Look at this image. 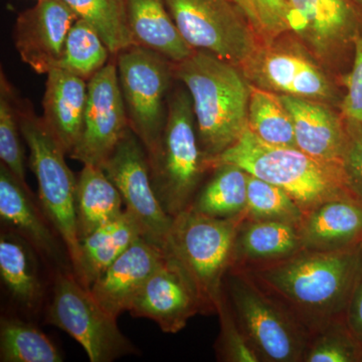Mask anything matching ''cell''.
Listing matches in <instances>:
<instances>
[{"label":"cell","instance_id":"cell-1","mask_svg":"<svg viewBox=\"0 0 362 362\" xmlns=\"http://www.w3.org/2000/svg\"><path fill=\"white\" fill-rule=\"evenodd\" d=\"M361 271V244L337 251L301 250L254 269L251 277L265 291L316 321L347 308Z\"/></svg>","mask_w":362,"mask_h":362},{"label":"cell","instance_id":"cell-2","mask_svg":"<svg viewBox=\"0 0 362 362\" xmlns=\"http://www.w3.org/2000/svg\"><path fill=\"white\" fill-rule=\"evenodd\" d=\"M173 74L192 98L207 164L247 129L251 84L240 66L204 52L194 51L173 65Z\"/></svg>","mask_w":362,"mask_h":362},{"label":"cell","instance_id":"cell-3","mask_svg":"<svg viewBox=\"0 0 362 362\" xmlns=\"http://www.w3.org/2000/svg\"><path fill=\"white\" fill-rule=\"evenodd\" d=\"M221 164H233L282 188L305 214L331 199L354 197L345 185L342 171L324 165L297 147L268 144L249 128L235 144L207 161L211 169Z\"/></svg>","mask_w":362,"mask_h":362},{"label":"cell","instance_id":"cell-4","mask_svg":"<svg viewBox=\"0 0 362 362\" xmlns=\"http://www.w3.org/2000/svg\"><path fill=\"white\" fill-rule=\"evenodd\" d=\"M245 216L211 218L187 207L173 218L162 250L194 287L204 313L216 312L223 296V279Z\"/></svg>","mask_w":362,"mask_h":362},{"label":"cell","instance_id":"cell-5","mask_svg":"<svg viewBox=\"0 0 362 362\" xmlns=\"http://www.w3.org/2000/svg\"><path fill=\"white\" fill-rule=\"evenodd\" d=\"M148 161L157 199L166 213L175 218L194 202L202 175L209 169L187 88L170 89L165 127Z\"/></svg>","mask_w":362,"mask_h":362},{"label":"cell","instance_id":"cell-6","mask_svg":"<svg viewBox=\"0 0 362 362\" xmlns=\"http://www.w3.org/2000/svg\"><path fill=\"white\" fill-rule=\"evenodd\" d=\"M21 135L30 148V166L39 185L40 204L70 257L76 278L80 273L81 250L76 220L77 180L66 165V153L42 117L28 102L18 100Z\"/></svg>","mask_w":362,"mask_h":362},{"label":"cell","instance_id":"cell-7","mask_svg":"<svg viewBox=\"0 0 362 362\" xmlns=\"http://www.w3.org/2000/svg\"><path fill=\"white\" fill-rule=\"evenodd\" d=\"M240 69L250 84L259 89L322 102L340 110L343 93L339 78L291 32L259 45Z\"/></svg>","mask_w":362,"mask_h":362},{"label":"cell","instance_id":"cell-8","mask_svg":"<svg viewBox=\"0 0 362 362\" xmlns=\"http://www.w3.org/2000/svg\"><path fill=\"white\" fill-rule=\"evenodd\" d=\"M116 66L130 128L149 156L156 151L165 127L173 64L133 45L116 54Z\"/></svg>","mask_w":362,"mask_h":362},{"label":"cell","instance_id":"cell-9","mask_svg":"<svg viewBox=\"0 0 362 362\" xmlns=\"http://www.w3.org/2000/svg\"><path fill=\"white\" fill-rule=\"evenodd\" d=\"M47 322L77 340L92 362H111L136 352L119 329L117 318L105 310L73 272L57 271Z\"/></svg>","mask_w":362,"mask_h":362},{"label":"cell","instance_id":"cell-10","mask_svg":"<svg viewBox=\"0 0 362 362\" xmlns=\"http://www.w3.org/2000/svg\"><path fill=\"white\" fill-rule=\"evenodd\" d=\"M181 37L194 51L242 66L261 45L232 0H164Z\"/></svg>","mask_w":362,"mask_h":362},{"label":"cell","instance_id":"cell-11","mask_svg":"<svg viewBox=\"0 0 362 362\" xmlns=\"http://www.w3.org/2000/svg\"><path fill=\"white\" fill-rule=\"evenodd\" d=\"M290 32L340 82L362 35V11L354 0H287Z\"/></svg>","mask_w":362,"mask_h":362},{"label":"cell","instance_id":"cell-12","mask_svg":"<svg viewBox=\"0 0 362 362\" xmlns=\"http://www.w3.org/2000/svg\"><path fill=\"white\" fill-rule=\"evenodd\" d=\"M233 314L261 361H303L306 342L301 326L242 274L228 278Z\"/></svg>","mask_w":362,"mask_h":362},{"label":"cell","instance_id":"cell-13","mask_svg":"<svg viewBox=\"0 0 362 362\" xmlns=\"http://www.w3.org/2000/svg\"><path fill=\"white\" fill-rule=\"evenodd\" d=\"M102 168L118 188L126 211L141 226L145 239L162 249L173 218L157 199L146 149L131 128L126 131Z\"/></svg>","mask_w":362,"mask_h":362},{"label":"cell","instance_id":"cell-14","mask_svg":"<svg viewBox=\"0 0 362 362\" xmlns=\"http://www.w3.org/2000/svg\"><path fill=\"white\" fill-rule=\"evenodd\" d=\"M129 128L116 62H110L88 82L82 135L70 156L84 165L103 168Z\"/></svg>","mask_w":362,"mask_h":362},{"label":"cell","instance_id":"cell-15","mask_svg":"<svg viewBox=\"0 0 362 362\" xmlns=\"http://www.w3.org/2000/svg\"><path fill=\"white\" fill-rule=\"evenodd\" d=\"M77 14L62 0H39L18 16L14 42L21 59L35 73L58 68Z\"/></svg>","mask_w":362,"mask_h":362},{"label":"cell","instance_id":"cell-16","mask_svg":"<svg viewBox=\"0 0 362 362\" xmlns=\"http://www.w3.org/2000/svg\"><path fill=\"white\" fill-rule=\"evenodd\" d=\"M0 218L9 230L28 240L35 251L58 270L73 272L63 240L37 206L30 188L25 187L4 164H0ZM74 273V272H73Z\"/></svg>","mask_w":362,"mask_h":362},{"label":"cell","instance_id":"cell-17","mask_svg":"<svg viewBox=\"0 0 362 362\" xmlns=\"http://www.w3.org/2000/svg\"><path fill=\"white\" fill-rule=\"evenodd\" d=\"M129 312L131 315L153 320L163 332L176 333L202 309L189 281L165 256L138 293Z\"/></svg>","mask_w":362,"mask_h":362},{"label":"cell","instance_id":"cell-18","mask_svg":"<svg viewBox=\"0 0 362 362\" xmlns=\"http://www.w3.org/2000/svg\"><path fill=\"white\" fill-rule=\"evenodd\" d=\"M164 259L161 247L141 237L98 277L89 290L105 310L118 318L124 311H129L138 293Z\"/></svg>","mask_w":362,"mask_h":362},{"label":"cell","instance_id":"cell-19","mask_svg":"<svg viewBox=\"0 0 362 362\" xmlns=\"http://www.w3.org/2000/svg\"><path fill=\"white\" fill-rule=\"evenodd\" d=\"M280 97L291 114L297 148L324 165L342 171L346 130L339 109L322 102Z\"/></svg>","mask_w":362,"mask_h":362},{"label":"cell","instance_id":"cell-20","mask_svg":"<svg viewBox=\"0 0 362 362\" xmlns=\"http://www.w3.org/2000/svg\"><path fill=\"white\" fill-rule=\"evenodd\" d=\"M47 75L42 119L70 156L82 135L88 82L62 69H54Z\"/></svg>","mask_w":362,"mask_h":362},{"label":"cell","instance_id":"cell-21","mask_svg":"<svg viewBox=\"0 0 362 362\" xmlns=\"http://www.w3.org/2000/svg\"><path fill=\"white\" fill-rule=\"evenodd\" d=\"M302 247L337 251L362 242V202L344 197L323 202L305 214L299 226Z\"/></svg>","mask_w":362,"mask_h":362},{"label":"cell","instance_id":"cell-22","mask_svg":"<svg viewBox=\"0 0 362 362\" xmlns=\"http://www.w3.org/2000/svg\"><path fill=\"white\" fill-rule=\"evenodd\" d=\"M126 14L134 44L180 64L194 49L181 37L164 0H125Z\"/></svg>","mask_w":362,"mask_h":362},{"label":"cell","instance_id":"cell-23","mask_svg":"<svg viewBox=\"0 0 362 362\" xmlns=\"http://www.w3.org/2000/svg\"><path fill=\"white\" fill-rule=\"evenodd\" d=\"M141 237V226L126 209L115 220L100 226L80 242L78 282L90 289L98 277Z\"/></svg>","mask_w":362,"mask_h":362},{"label":"cell","instance_id":"cell-24","mask_svg":"<svg viewBox=\"0 0 362 362\" xmlns=\"http://www.w3.org/2000/svg\"><path fill=\"white\" fill-rule=\"evenodd\" d=\"M35 247L13 230L0 238V276L14 301L35 311L42 299V285Z\"/></svg>","mask_w":362,"mask_h":362},{"label":"cell","instance_id":"cell-25","mask_svg":"<svg viewBox=\"0 0 362 362\" xmlns=\"http://www.w3.org/2000/svg\"><path fill=\"white\" fill-rule=\"evenodd\" d=\"M124 202L118 188L95 165H84L77 180L76 220L78 240L123 213Z\"/></svg>","mask_w":362,"mask_h":362},{"label":"cell","instance_id":"cell-26","mask_svg":"<svg viewBox=\"0 0 362 362\" xmlns=\"http://www.w3.org/2000/svg\"><path fill=\"white\" fill-rule=\"evenodd\" d=\"M303 250L299 226L277 221H243L238 230L233 262L279 261Z\"/></svg>","mask_w":362,"mask_h":362},{"label":"cell","instance_id":"cell-27","mask_svg":"<svg viewBox=\"0 0 362 362\" xmlns=\"http://www.w3.org/2000/svg\"><path fill=\"white\" fill-rule=\"evenodd\" d=\"M214 170L213 177L195 195L190 209L216 218L245 216L249 175L233 164H221Z\"/></svg>","mask_w":362,"mask_h":362},{"label":"cell","instance_id":"cell-28","mask_svg":"<svg viewBox=\"0 0 362 362\" xmlns=\"http://www.w3.org/2000/svg\"><path fill=\"white\" fill-rule=\"evenodd\" d=\"M247 128L268 144L297 147L291 114L281 97L252 85L247 110Z\"/></svg>","mask_w":362,"mask_h":362},{"label":"cell","instance_id":"cell-29","mask_svg":"<svg viewBox=\"0 0 362 362\" xmlns=\"http://www.w3.org/2000/svg\"><path fill=\"white\" fill-rule=\"evenodd\" d=\"M0 361L61 362L56 345L33 324L16 317L0 321Z\"/></svg>","mask_w":362,"mask_h":362},{"label":"cell","instance_id":"cell-30","mask_svg":"<svg viewBox=\"0 0 362 362\" xmlns=\"http://www.w3.org/2000/svg\"><path fill=\"white\" fill-rule=\"evenodd\" d=\"M78 18L101 35L112 54L135 45L126 14L125 0H62Z\"/></svg>","mask_w":362,"mask_h":362},{"label":"cell","instance_id":"cell-31","mask_svg":"<svg viewBox=\"0 0 362 362\" xmlns=\"http://www.w3.org/2000/svg\"><path fill=\"white\" fill-rule=\"evenodd\" d=\"M108 47L90 23L78 18L66 37L58 68L89 82L109 63Z\"/></svg>","mask_w":362,"mask_h":362},{"label":"cell","instance_id":"cell-32","mask_svg":"<svg viewBox=\"0 0 362 362\" xmlns=\"http://www.w3.org/2000/svg\"><path fill=\"white\" fill-rule=\"evenodd\" d=\"M305 214L284 189L249 175L246 216L252 220L284 221L300 226Z\"/></svg>","mask_w":362,"mask_h":362},{"label":"cell","instance_id":"cell-33","mask_svg":"<svg viewBox=\"0 0 362 362\" xmlns=\"http://www.w3.org/2000/svg\"><path fill=\"white\" fill-rule=\"evenodd\" d=\"M18 99L4 74L0 84V158L23 185L25 182V150L21 142Z\"/></svg>","mask_w":362,"mask_h":362},{"label":"cell","instance_id":"cell-34","mask_svg":"<svg viewBox=\"0 0 362 362\" xmlns=\"http://www.w3.org/2000/svg\"><path fill=\"white\" fill-rule=\"evenodd\" d=\"M252 26L261 44L290 32L287 0H232Z\"/></svg>","mask_w":362,"mask_h":362},{"label":"cell","instance_id":"cell-35","mask_svg":"<svg viewBox=\"0 0 362 362\" xmlns=\"http://www.w3.org/2000/svg\"><path fill=\"white\" fill-rule=\"evenodd\" d=\"M362 341L354 334L349 326L333 323L316 337L305 351L307 362L361 361Z\"/></svg>","mask_w":362,"mask_h":362},{"label":"cell","instance_id":"cell-36","mask_svg":"<svg viewBox=\"0 0 362 362\" xmlns=\"http://www.w3.org/2000/svg\"><path fill=\"white\" fill-rule=\"evenodd\" d=\"M216 313L220 315L221 335L218 349L221 359L232 362H258L261 361L246 335L240 329L235 314L230 310L225 297L221 298Z\"/></svg>","mask_w":362,"mask_h":362},{"label":"cell","instance_id":"cell-37","mask_svg":"<svg viewBox=\"0 0 362 362\" xmlns=\"http://www.w3.org/2000/svg\"><path fill=\"white\" fill-rule=\"evenodd\" d=\"M344 119L346 140L342 157L343 176L350 194L362 202V124Z\"/></svg>","mask_w":362,"mask_h":362},{"label":"cell","instance_id":"cell-38","mask_svg":"<svg viewBox=\"0 0 362 362\" xmlns=\"http://www.w3.org/2000/svg\"><path fill=\"white\" fill-rule=\"evenodd\" d=\"M341 85L345 90L340 112L344 118L362 124V35L354 45L351 66L343 76Z\"/></svg>","mask_w":362,"mask_h":362},{"label":"cell","instance_id":"cell-39","mask_svg":"<svg viewBox=\"0 0 362 362\" xmlns=\"http://www.w3.org/2000/svg\"><path fill=\"white\" fill-rule=\"evenodd\" d=\"M347 326L362 341V271L346 308Z\"/></svg>","mask_w":362,"mask_h":362},{"label":"cell","instance_id":"cell-40","mask_svg":"<svg viewBox=\"0 0 362 362\" xmlns=\"http://www.w3.org/2000/svg\"><path fill=\"white\" fill-rule=\"evenodd\" d=\"M354 4H356L357 6L359 7V8L362 11V0H354Z\"/></svg>","mask_w":362,"mask_h":362},{"label":"cell","instance_id":"cell-41","mask_svg":"<svg viewBox=\"0 0 362 362\" xmlns=\"http://www.w3.org/2000/svg\"><path fill=\"white\" fill-rule=\"evenodd\" d=\"M361 361H362V352H361Z\"/></svg>","mask_w":362,"mask_h":362},{"label":"cell","instance_id":"cell-42","mask_svg":"<svg viewBox=\"0 0 362 362\" xmlns=\"http://www.w3.org/2000/svg\"><path fill=\"white\" fill-rule=\"evenodd\" d=\"M361 247H362V242H361Z\"/></svg>","mask_w":362,"mask_h":362}]
</instances>
